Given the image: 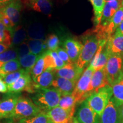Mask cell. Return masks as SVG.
Listing matches in <instances>:
<instances>
[{
  "instance_id": "1",
  "label": "cell",
  "mask_w": 123,
  "mask_h": 123,
  "mask_svg": "<svg viewBox=\"0 0 123 123\" xmlns=\"http://www.w3.org/2000/svg\"><path fill=\"white\" fill-rule=\"evenodd\" d=\"M61 93L54 87H49L35 90L31 100L43 112H47L58 106Z\"/></svg>"
},
{
  "instance_id": "2",
  "label": "cell",
  "mask_w": 123,
  "mask_h": 123,
  "mask_svg": "<svg viewBox=\"0 0 123 123\" xmlns=\"http://www.w3.org/2000/svg\"><path fill=\"white\" fill-rule=\"evenodd\" d=\"M99 43V40L95 33L92 32L91 34L86 35L82 49L75 63L78 68L84 70L96 54Z\"/></svg>"
},
{
  "instance_id": "3",
  "label": "cell",
  "mask_w": 123,
  "mask_h": 123,
  "mask_svg": "<svg viewBox=\"0 0 123 123\" xmlns=\"http://www.w3.org/2000/svg\"><path fill=\"white\" fill-rule=\"evenodd\" d=\"M112 97V87L107 86L92 92L86 100L91 108L100 116Z\"/></svg>"
},
{
  "instance_id": "4",
  "label": "cell",
  "mask_w": 123,
  "mask_h": 123,
  "mask_svg": "<svg viewBox=\"0 0 123 123\" xmlns=\"http://www.w3.org/2000/svg\"><path fill=\"white\" fill-rule=\"evenodd\" d=\"M43 112L34 103L31 99L26 96H20L12 115L11 121L35 116Z\"/></svg>"
},
{
  "instance_id": "5",
  "label": "cell",
  "mask_w": 123,
  "mask_h": 123,
  "mask_svg": "<svg viewBox=\"0 0 123 123\" xmlns=\"http://www.w3.org/2000/svg\"><path fill=\"white\" fill-rule=\"evenodd\" d=\"M94 70L88 66L77 81L72 95L74 97L77 104H80L90 96V83Z\"/></svg>"
},
{
  "instance_id": "6",
  "label": "cell",
  "mask_w": 123,
  "mask_h": 123,
  "mask_svg": "<svg viewBox=\"0 0 123 123\" xmlns=\"http://www.w3.org/2000/svg\"><path fill=\"white\" fill-rule=\"evenodd\" d=\"M123 58L115 55H110L105 66L107 80L110 86L114 85L123 79Z\"/></svg>"
},
{
  "instance_id": "7",
  "label": "cell",
  "mask_w": 123,
  "mask_h": 123,
  "mask_svg": "<svg viewBox=\"0 0 123 123\" xmlns=\"http://www.w3.org/2000/svg\"><path fill=\"white\" fill-rule=\"evenodd\" d=\"M21 93H15L7 92L0 101V120L10 119L14 110Z\"/></svg>"
},
{
  "instance_id": "8",
  "label": "cell",
  "mask_w": 123,
  "mask_h": 123,
  "mask_svg": "<svg viewBox=\"0 0 123 123\" xmlns=\"http://www.w3.org/2000/svg\"><path fill=\"white\" fill-rule=\"evenodd\" d=\"M8 91L10 93H18L25 91L30 93H33L35 92L34 87V83L30 72L27 71L16 81L7 86Z\"/></svg>"
},
{
  "instance_id": "9",
  "label": "cell",
  "mask_w": 123,
  "mask_h": 123,
  "mask_svg": "<svg viewBox=\"0 0 123 123\" xmlns=\"http://www.w3.org/2000/svg\"><path fill=\"white\" fill-rule=\"evenodd\" d=\"M75 117L79 123H100V116L91 108L86 99L80 104Z\"/></svg>"
},
{
  "instance_id": "10",
  "label": "cell",
  "mask_w": 123,
  "mask_h": 123,
  "mask_svg": "<svg viewBox=\"0 0 123 123\" xmlns=\"http://www.w3.org/2000/svg\"><path fill=\"white\" fill-rule=\"evenodd\" d=\"M100 123H121L119 105L112 98L100 116Z\"/></svg>"
},
{
  "instance_id": "11",
  "label": "cell",
  "mask_w": 123,
  "mask_h": 123,
  "mask_svg": "<svg viewBox=\"0 0 123 123\" xmlns=\"http://www.w3.org/2000/svg\"><path fill=\"white\" fill-rule=\"evenodd\" d=\"M46 113L53 123H71L75 112L65 110L58 106Z\"/></svg>"
},
{
  "instance_id": "12",
  "label": "cell",
  "mask_w": 123,
  "mask_h": 123,
  "mask_svg": "<svg viewBox=\"0 0 123 123\" xmlns=\"http://www.w3.org/2000/svg\"><path fill=\"white\" fill-rule=\"evenodd\" d=\"M22 4L19 0H14L0 9V12H2L8 17L12 23L16 26L19 22L21 18V11Z\"/></svg>"
},
{
  "instance_id": "13",
  "label": "cell",
  "mask_w": 123,
  "mask_h": 123,
  "mask_svg": "<svg viewBox=\"0 0 123 123\" xmlns=\"http://www.w3.org/2000/svg\"><path fill=\"white\" fill-rule=\"evenodd\" d=\"M63 49L67 52L73 63H76L83 47V44L71 38H67L62 43Z\"/></svg>"
},
{
  "instance_id": "14",
  "label": "cell",
  "mask_w": 123,
  "mask_h": 123,
  "mask_svg": "<svg viewBox=\"0 0 123 123\" xmlns=\"http://www.w3.org/2000/svg\"><path fill=\"white\" fill-rule=\"evenodd\" d=\"M83 70L78 68L75 63L66 64L63 67L56 70L55 75L57 77L65 78L70 80L78 81L82 74Z\"/></svg>"
},
{
  "instance_id": "15",
  "label": "cell",
  "mask_w": 123,
  "mask_h": 123,
  "mask_svg": "<svg viewBox=\"0 0 123 123\" xmlns=\"http://www.w3.org/2000/svg\"><path fill=\"white\" fill-rule=\"evenodd\" d=\"M105 48L109 55L123 58V35L114 34L107 40Z\"/></svg>"
},
{
  "instance_id": "16",
  "label": "cell",
  "mask_w": 123,
  "mask_h": 123,
  "mask_svg": "<svg viewBox=\"0 0 123 123\" xmlns=\"http://www.w3.org/2000/svg\"><path fill=\"white\" fill-rule=\"evenodd\" d=\"M55 72L56 70L55 69H47L44 71L42 74L33 80L35 90L50 87L54 79L56 76Z\"/></svg>"
},
{
  "instance_id": "17",
  "label": "cell",
  "mask_w": 123,
  "mask_h": 123,
  "mask_svg": "<svg viewBox=\"0 0 123 123\" xmlns=\"http://www.w3.org/2000/svg\"><path fill=\"white\" fill-rule=\"evenodd\" d=\"M121 0H112L105 2L100 22L98 25L99 26L105 25L121 6Z\"/></svg>"
},
{
  "instance_id": "18",
  "label": "cell",
  "mask_w": 123,
  "mask_h": 123,
  "mask_svg": "<svg viewBox=\"0 0 123 123\" xmlns=\"http://www.w3.org/2000/svg\"><path fill=\"white\" fill-rule=\"evenodd\" d=\"M76 83V81L70 80L65 78L55 76L51 86L57 89L61 92L62 96H64L72 94Z\"/></svg>"
},
{
  "instance_id": "19",
  "label": "cell",
  "mask_w": 123,
  "mask_h": 123,
  "mask_svg": "<svg viewBox=\"0 0 123 123\" xmlns=\"http://www.w3.org/2000/svg\"><path fill=\"white\" fill-rule=\"evenodd\" d=\"M110 86L106 76L105 68L94 71L90 83L91 92H93L100 88Z\"/></svg>"
},
{
  "instance_id": "20",
  "label": "cell",
  "mask_w": 123,
  "mask_h": 123,
  "mask_svg": "<svg viewBox=\"0 0 123 123\" xmlns=\"http://www.w3.org/2000/svg\"><path fill=\"white\" fill-rule=\"evenodd\" d=\"M30 6L35 11L41 12L44 14H49L52 10V2L51 0H29Z\"/></svg>"
},
{
  "instance_id": "21",
  "label": "cell",
  "mask_w": 123,
  "mask_h": 123,
  "mask_svg": "<svg viewBox=\"0 0 123 123\" xmlns=\"http://www.w3.org/2000/svg\"><path fill=\"white\" fill-rule=\"evenodd\" d=\"M31 53L35 55H41L47 50L46 41L42 39H30L27 42Z\"/></svg>"
},
{
  "instance_id": "22",
  "label": "cell",
  "mask_w": 123,
  "mask_h": 123,
  "mask_svg": "<svg viewBox=\"0 0 123 123\" xmlns=\"http://www.w3.org/2000/svg\"><path fill=\"white\" fill-rule=\"evenodd\" d=\"M27 36V31L22 26L15 27L12 35V44L13 46H19L24 42Z\"/></svg>"
},
{
  "instance_id": "23",
  "label": "cell",
  "mask_w": 123,
  "mask_h": 123,
  "mask_svg": "<svg viewBox=\"0 0 123 123\" xmlns=\"http://www.w3.org/2000/svg\"><path fill=\"white\" fill-rule=\"evenodd\" d=\"M77 105L75 98L73 95L61 96L58 106L65 110L75 112V108Z\"/></svg>"
},
{
  "instance_id": "24",
  "label": "cell",
  "mask_w": 123,
  "mask_h": 123,
  "mask_svg": "<svg viewBox=\"0 0 123 123\" xmlns=\"http://www.w3.org/2000/svg\"><path fill=\"white\" fill-rule=\"evenodd\" d=\"M27 36L31 39L44 40V30L41 24H31L27 31Z\"/></svg>"
},
{
  "instance_id": "25",
  "label": "cell",
  "mask_w": 123,
  "mask_h": 123,
  "mask_svg": "<svg viewBox=\"0 0 123 123\" xmlns=\"http://www.w3.org/2000/svg\"><path fill=\"white\" fill-rule=\"evenodd\" d=\"M93 6L94 13V23L98 25L100 22L105 2L104 0H89Z\"/></svg>"
},
{
  "instance_id": "26",
  "label": "cell",
  "mask_w": 123,
  "mask_h": 123,
  "mask_svg": "<svg viewBox=\"0 0 123 123\" xmlns=\"http://www.w3.org/2000/svg\"><path fill=\"white\" fill-rule=\"evenodd\" d=\"M21 69L19 59H15L6 63L0 67V76L2 77L8 74L13 73Z\"/></svg>"
},
{
  "instance_id": "27",
  "label": "cell",
  "mask_w": 123,
  "mask_h": 123,
  "mask_svg": "<svg viewBox=\"0 0 123 123\" xmlns=\"http://www.w3.org/2000/svg\"><path fill=\"white\" fill-rule=\"evenodd\" d=\"M39 55H40L33 54L30 53L29 54L26 55L24 57L19 59L21 67H22V68L25 69L27 71L30 72L31 70L39 58Z\"/></svg>"
},
{
  "instance_id": "28",
  "label": "cell",
  "mask_w": 123,
  "mask_h": 123,
  "mask_svg": "<svg viewBox=\"0 0 123 123\" xmlns=\"http://www.w3.org/2000/svg\"><path fill=\"white\" fill-rule=\"evenodd\" d=\"M46 66L44 63V53L39 55L37 61L36 62L34 66L30 71V74L33 80L35 79L37 77L46 71Z\"/></svg>"
},
{
  "instance_id": "29",
  "label": "cell",
  "mask_w": 123,
  "mask_h": 123,
  "mask_svg": "<svg viewBox=\"0 0 123 123\" xmlns=\"http://www.w3.org/2000/svg\"><path fill=\"white\" fill-rule=\"evenodd\" d=\"M112 97L118 105L123 103V79L112 86Z\"/></svg>"
},
{
  "instance_id": "30",
  "label": "cell",
  "mask_w": 123,
  "mask_h": 123,
  "mask_svg": "<svg viewBox=\"0 0 123 123\" xmlns=\"http://www.w3.org/2000/svg\"><path fill=\"white\" fill-rule=\"evenodd\" d=\"M49 120L46 112H42L35 116L18 120L15 123H47Z\"/></svg>"
},
{
  "instance_id": "31",
  "label": "cell",
  "mask_w": 123,
  "mask_h": 123,
  "mask_svg": "<svg viewBox=\"0 0 123 123\" xmlns=\"http://www.w3.org/2000/svg\"><path fill=\"white\" fill-rule=\"evenodd\" d=\"M18 59V52L17 49H11L0 54V67L3 64L13 60Z\"/></svg>"
},
{
  "instance_id": "32",
  "label": "cell",
  "mask_w": 123,
  "mask_h": 123,
  "mask_svg": "<svg viewBox=\"0 0 123 123\" xmlns=\"http://www.w3.org/2000/svg\"><path fill=\"white\" fill-rule=\"evenodd\" d=\"M27 71L25 70L24 68H21L19 70L5 75L2 78L4 81L5 82V83L6 84V85L9 86L13 84V83H14L15 81H16L18 79H19Z\"/></svg>"
},
{
  "instance_id": "33",
  "label": "cell",
  "mask_w": 123,
  "mask_h": 123,
  "mask_svg": "<svg viewBox=\"0 0 123 123\" xmlns=\"http://www.w3.org/2000/svg\"><path fill=\"white\" fill-rule=\"evenodd\" d=\"M0 43L9 47L12 45V34L0 20Z\"/></svg>"
},
{
  "instance_id": "34",
  "label": "cell",
  "mask_w": 123,
  "mask_h": 123,
  "mask_svg": "<svg viewBox=\"0 0 123 123\" xmlns=\"http://www.w3.org/2000/svg\"><path fill=\"white\" fill-rule=\"evenodd\" d=\"M47 50L49 51H56L59 48L60 41L56 35L51 34L46 40Z\"/></svg>"
},
{
  "instance_id": "35",
  "label": "cell",
  "mask_w": 123,
  "mask_h": 123,
  "mask_svg": "<svg viewBox=\"0 0 123 123\" xmlns=\"http://www.w3.org/2000/svg\"><path fill=\"white\" fill-rule=\"evenodd\" d=\"M0 20L2 22V24H4V25L6 27V29L7 30H9L12 35L15 26L12 23V21H10V19L7 17L6 15L1 12H0Z\"/></svg>"
},
{
  "instance_id": "36",
  "label": "cell",
  "mask_w": 123,
  "mask_h": 123,
  "mask_svg": "<svg viewBox=\"0 0 123 123\" xmlns=\"http://www.w3.org/2000/svg\"><path fill=\"white\" fill-rule=\"evenodd\" d=\"M17 52L18 59H21V58L25 56L26 55L29 54L30 53V51L27 43L26 42H24L20 44L17 50Z\"/></svg>"
},
{
  "instance_id": "37",
  "label": "cell",
  "mask_w": 123,
  "mask_h": 123,
  "mask_svg": "<svg viewBox=\"0 0 123 123\" xmlns=\"http://www.w3.org/2000/svg\"><path fill=\"white\" fill-rule=\"evenodd\" d=\"M49 52H50V54L51 55L54 60L55 63V70H59V69L62 68L66 65V64L65 63L60 59V58L58 55L56 51H49Z\"/></svg>"
},
{
  "instance_id": "38",
  "label": "cell",
  "mask_w": 123,
  "mask_h": 123,
  "mask_svg": "<svg viewBox=\"0 0 123 123\" xmlns=\"http://www.w3.org/2000/svg\"><path fill=\"white\" fill-rule=\"evenodd\" d=\"M56 52L57 53V54L58 56H59L60 59H61L63 62H64L66 64L73 63L71 62V61L68 55L67 54V52L64 49L61 48V47H59V48L56 50Z\"/></svg>"
},
{
  "instance_id": "39",
  "label": "cell",
  "mask_w": 123,
  "mask_h": 123,
  "mask_svg": "<svg viewBox=\"0 0 123 123\" xmlns=\"http://www.w3.org/2000/svg\"><path fill=\"white\" fill-rule=\"evenodd\" d=\"M8 91L7 86L4 81L2 78L0 76V92L1 93H7Z\"/></svg>"
},
{
  "instance_id": "40",
  "label": "cell",
  "mask_w": 123,
  "mask_h": 123,
  "mask_svg": "<svg viewBox=\"0 0 123 123\" xmlns=\"http://www.w3.org/2000/svg\"><path fill=\"white\" fill-rule=\"evenodd\" d=\"M115 34H119V35H123V20L121 24H120L119 27L116 29V31L114 33Z\"/></svg>"
},
{
  "instance_id": "41",
  "label": "cell",
  "mask_w": 123,
  "mask_h": 123,
  "mask_svg": "<svg viewBox=\"0 0 123 123\" xmlns=\"http://www.w3.org/2000/svg\"><path fill=\"white\" fill-rule=\"evenodd\" d=\"M14 0H0V6L4 7Z\"/></svg>"
},
{
  "instance_id": "42",
  "label": "cell",
  "mask_w": 123,
  "mask_h": 123,
  "mask_svg": "<svg viewBox=\"0 0 123 123\" xmlns=\"http://www.w3.org/2000/svg\"><path fill=\"white\" fill-rule=\"evenodd\" d=\"M9 48V46L0 43V54L2 53L3 52L5 51L6 50H8Z\"/></svg>"
},
{
  "instance_id": "43",
  "label": "cell",
  "mask_w": 123,
  "mask_h": 123,
  "mask_svg": "<svg viewBox=\"0 0 123 123\" xmlns=\"http://www.w3.org/2000/svg\"><path fill=\"white\" fill-rule=\"evenodd\" d=\"M119 109H120V112L121 123H123V103L119 105Z\"/></svg>"
},
{
  "instance_id": "44",
  "label": "cell",
  "mask_w": 123,
  "mask_h": 123,
  "mask_svg": "<svg viewBox=\"0 0 123 123\" xmlns=\"http://www.w3.org/2000/svg\"><path fill=\"white\" fill-rule=\"evenodd\" d=\"M71 123H79V122H78V120H76V117H74L73 121H72V122Z\"/></svg>"
},
{
  "instance_id": "45",
  "label": "cell",
  "mask_w": 123,
  "mask_h": 123,
  "mask_svg": "<svg viewBox=\"0 0 123 123\" xmlns=\"http://www.w3.org/2000/svg\"><path fill=\"white\" fill-rule=\"evenodd\" d=\"M122 73H123V62H122Z\"/></svg>"
},
{
  "instance_id": "46",
  "label": "cell",
  "mask_w": 123,
  "mask_h": 123,
  "mask_svg": "<svg viewBox=\"0 0 123 123\" xmlns=\"http://www.w3.org/2000/svg\"><path fill=\"white\" fill-rule=\"evenodd\" d=\"M121 6L123 7V0H121Z\"/></svg>"
},
{
  "instance_id": "47",
  "label": "cell",
  "mask_w": 123,
  "mask_h": 123,
  "mask_svg": "<svg viewBox=\"0 0 123 123\" xmlns=\"http://www.w3.org/2000/svg\"><path fill=\"white\" fill-rule=\"evenodd\" d=\"M53 123L52 122V121H51V120H50H50H49V121H48V123Z\"/></svg>"
},
{
  "instance_id": "48",
  "label": "cell",
  "mask_w": 123,
  "mask_h": 123,
  "mask_svg": "<svg viewBox=\"0 0 123 123\" xmlns=\"http://www.w3.org/2000/svg\"><path fill=\"white\" fill-rule=\"evenodd\" d=\"M112 1V0H104L105 2H107V1Z\"/></svg>"
},
{
  "instance_id": "49",
  "label": "cell",
  "mask_w": 123,
  "mask_h": 123,
  "mask_svg": "<svg viewBox=\"0 0 123 123\" xmlns=\"http://www.w3.org/2000/svg\"></svg>"
}]
</instances>
